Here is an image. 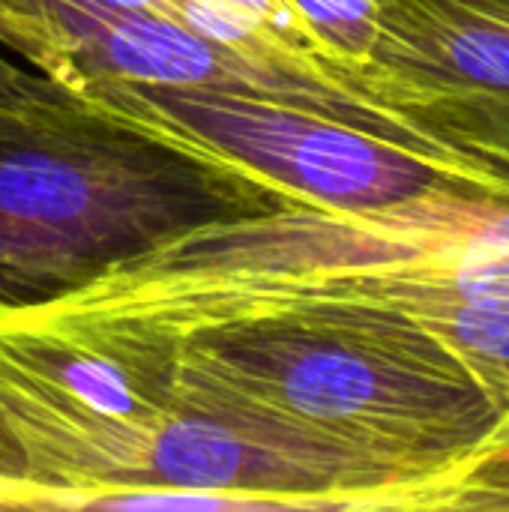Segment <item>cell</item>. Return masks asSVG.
<instances>
[{
	"instance_id": "5",
	"label": "cell",
	"mask_w": 509,
	"mask_h": 512,
	"mask_svg": "<svg viewBox=\"0 0 509 512\" xmlns=\"http://www.w3.org/2000/svg\"><path fill=\"white\" fill-rule=\"evenodd\" d=\"M348 273L447 342L509 414V210L414 258Z\"/></svg>"
},
{
	"instance_id": "4",
	"label": "cell",
	"mask_w": 509,
	"mask_h": 512,
	"mask_svg": "<svg viewBox=\"0 0 509 512\" xmlns=\"http://www.w3.org/2000/svg\"><path fill=\"white\" fill-rule=\"evenodd\" d=\"M363 87L435 153L509 195V0H378Z\"/></svg>"
},
{
	"instance_id": "2",
	"label": "cell",
	"mask_w": 509,
	"mask_h": 512,
	"mask_svg": "<svg viewBox=\"0 0 509 512\" xmlns=\"http://www.w3.org/2000/svg\"><path fill=\"white\" fill-rule=\"evenodd\" d=\"M78 99L225 162L297 207L444 231H471L509 210V195L453 162L312 108L135 84Z\"/></svg>"
},
{
	"instance_id": "1",
	"label": "cell",
	"mask_w": 509,
	"mask_h": 512,
	"mask_svg": "<svg viewBox=\"0 0 509 512\" xmlns=\"http://www.w3.org/2000/svg\"><path fill=\"white\" fill-rule=\"evenodd\" d=\"M288 207L63 87L0 96V312L51 303L189 231Z\"/></svg>"
},
{
	"instance_id": "7",
	"label": "cell",
	"mask_w": 509,
	"mask_h": 512,
	"mask_svg": "<svg viewBox=\"0 0 509 512\" xmlns=\"http://www.w3.org/2000/svg\"><path fill=\"white\" fill-rule=\"evenodd\" d=\"M288 6L315 48L363 87L378 39V0H288Z\"/></svg>"
},
{
	"instance_id": "3",
	"label": "cell",
	"mask_w": 509,
	"mask_h": 512,
	"mask_svg": "<svg viewBox=\"0 0 509 512\" xmlns=\"http://www.w3.org/2000/svg\"><path fill=\"white\" fill-rule=\"evenodd\" d=\"M0 42L72 96L111 84L252 96L312 108L438 156L351 78L228 48L171 18L96 0H0Z\"/></svg>"
},
{
	"instance_id": "6",
	"label": "cell",
	"mask_w": 509,
	"mask_h": 512,
	"mask_svg": "<svg viewBox=\"0 0 509 512\" xmlns=\"http://www.w3.org/2000/svg\"><path fill=\"white\" fill-rule=\"evenodd\" d=\"M414 510L509 512V414L474 456L420 492Z\"/></svg>"
},
{
	"instance_id": "8",
	"label": "cell",
	"mask_w": 509,
	"mask_h": 512,
	"mask_svg": "<svg viewBox=\"0 0 509 512\" xmlns=\"http://www.w3.org/2000/svg\"><path fill=\"white\" fill-rule=\"evenodd\" d=\"M57 84L48 81L39 72H24L21 66L9 63L6 57H0V96H33V93H45L54 90Z\"/></svg>"
}]
</instances>
